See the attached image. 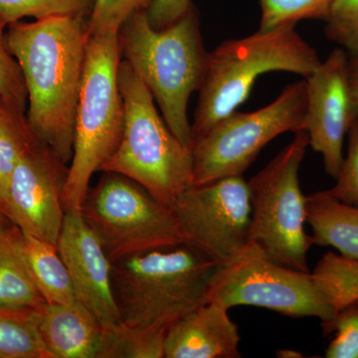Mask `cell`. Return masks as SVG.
<instances>
[{"label":"cell","instance_id":"cell-2","mask_svg":"<svg viewBox=\"0 0 358 358\" xmlns=\"http://www.w3.org/2000/svg\"><path fill=\"white\" fill-rule=\"evenodd\" d=\"M117 38L122 60L154 96L169 128L192 148L188 101L201 87L209 56L196 8L160 30L150 25L147 10L138 11L122 25Z\"/></svg>","mask_w":358,"mask_h":358},{"label":"cell","instance_id":"cell-10","mask_svg":"<svg viewBox=\"0 0 358 358\" xmlns=\"http://www.w3.org/2000/svg\"><path fill=\"white\" fill-rule=\"evenodd\" d=\"M230 308L253 306L293 317H334L315 287L310 272L275 262L256 244L248 242L239 253L219 264L209 282L204 303Z\"/></svg>","mask_w":358,"mask_h":358},{"label":"cell","instance_id":"cell-1","mask_svg":"<svg viewBox=\"0 0 358 358\" xmlns=\"http://www.w3.org/2000/svg\"><path fill=\"white\" fill-rule=\"evenodd\" d=\"M88 39V20L79 17L20 20L6 28L7 50L24 79L30 128L67 164L72 159Z\"/></svg>","mask_w":358,"mask_h":358},{"label":"cell","instance_id":"cell-14","mask_svg":"<svg viewBox=\"0 0 358 358\" xmlns=\"http://www.w3.org/2000/svg\"><path fill=\"white\" fill-rule=\"evenodd\" d=\"M57 248L69 272L77 300L95 315L103 331L121 327L113 291V262L81 214H65Z\"/></svg>","mask_w":358,"mask_h":358},{"label":"cell","instance_id":"cell-5","mask_svg":"<svg viewBox=\"0 0 358 358\" xmlns=\"http://www.w3.org/2000/svg\"><path fill=\"white\" fill-rule=\"evenodd\" d=\"M117 84L124 101V129L119 145L100 171L131 179L173 208L192 185V148L174 136L157 112L154 96L122 59Z\"/></svg>","mask_w":358,"mask_h":358},{"label":"cell","instance_id":"cell-26","mask_svg":"<svg viewBox=\"0 0 358 358\" xmlns=\"http://www.w3.org/2000/svg\"><path fill=\"white\" fill-rule=\"evenodd\" d=\"M324 336H334L326 350L327 358H358V301L322 322Z\"/></svg>","mask_w":358,"mask_h":358},{"label":"cell","instance_id":"cell-28","mask_svg":"<svg viewBox=\"0 0 358 358\" xmlns=\"http://www.w3.org/2000/svg\"><path fill=\"white\" fill-rule=\"evenodd\" d=\"M152 0H95L88 20V34L117 33L122 25L141 10H148Z\"/></svg>","mask_w":358,"mask_h":358},{"label":"cell","instance_id":"cell-30","mask_svg":"<svg viewBox=\"0 0 358 358\" xmlns=\"http://www.w3.org/2000/svg\"><path fill=\"white\" fill-rule=\"evenodd\" d=\"M348 136V152L336 178V185L320 192L343 203L358 207V117Z\"/></svg>","mask_w":358,"mask_h":358},{"label":"cell","instance_id":"cell-7","mask_svg":"<svg viewBox=\"0 0 358 358\" xmlns=\"http://www.w3.org/2000/svg\"><path fill=\"white\" fill-rule=\"evenodd\" d=\"M308 147L307 131H299L291 143L248 181L252 208L249 242L275 262L303 272H310L307 255L313 245L305 229L307 196L299 180Z\"/></svg>","mask_w":358,"mask_h":358},{"label":"cell","instance_id":"cell-6","mask_svg":"<svg viewBox=\"0 0 358 358\" xmlns=\"http://www.w3.org/2000/svg\"><path fill=\"white\" fill-rule=\"evenodd\" d=\"M122 60L117 33L89 35L74 143L64 192L66 213L81 214L96 171L114 154L124 129V101L117 70Z\"/></svg>","mask_w":358,"mask_h":358},{"label":"cell","instance_id":"cell-11","mask_svg":"<svg viewBox=\"0 0 358 358\" xmlns=\"http://www.w3.org/2000/svg\"><path fill=\"white\" fill-rule=\"evenodd\" d=\"M171 209L185 243L218 265L248 244L252 208L243 176L192 185Z\"/></svg>","mask_w":358,"mask_h":358},{"label":"cell","instance_id":"cell-4","mask_svg":"<svg viewBox=\"0 0 358 358\" xmlns=\"http://www.w3.org/2000/svg\"><path fill=\"white\" fill-rule=\"evenodd\" d=\"M317 51L294 25L223 42L209 52L192 124V145L249 98L256 80L274 71L308 78L319 67Z\"/></svg>","mask_w":358,"mask_h":358},{"label":"cell","instance_id":"cell-21","mask_svg":"<svg viewBox=\"0 0 358 358\" xmlns=\"http://www.w3.org/2000/svg\"><path fill=\"white\" fill-rule=\"evenodd\" d=\"M315 287L334 315L358 301V260L327 252L310 272Z\"/></svg>","mask_w":358,"mask_h":358},{"label":"cell","instance_id":"cell-33","mask_svg":"<svg viewBox=\"0 0 358 358\" xmlns=\"http://www.w3.org/2000/svg\"><path fill=\"white\" fill-rule=\"evenodd\" d=\"M7 221H9L8 219L6 218V216L4 215L1 208H0V222H7ZM9 222H10V221H9Z\"/></svg>","mask_w":358,"mask_h":358},{"label":"cell","instance_id":"cell-8","mask_svg":"<svg viewBox=\"0 0 358 358\" xmlns=\"http://www.w3.org/2000/svg\"><path fill=\"white\" fill-rule=\"evenodd\" d=\"M81 215L112 262L185 243L173 209L121 174L105 173L89 188Z\"/></svg>","mask_w":358,"mask_h":358},{"label":"cell","instance_id":"cell-9","mask_svg":"<svg viewBox=\"0 0 358 358\" xmlns=\"http://www.w3.org/2000/svg\"><path fill=\"white\" fill-rule=\"evenodd\" d=\"M307 84L282 90L274 102L252 113L232 114L218 122L192 145V185L243 176L271 141L285 133L305 131Z\"/></svg>","mask_w":358,"mask_h":358},{"label":"cell","instance_id":"cell-32","mask_svg":"<svg viewBox=\"0 0 358 358\" xmlns=\"http://www.w3.org/2000/svg\"><path fill=\"white\" fill-rule=\"evenodd\" d=\"M348 77H350L353 100L358 112V55L348 59Z\"/></svg>","mask_w":358,"mask_h":358},{"label":"cell","instance_id":"cell-12","mask_svg":"<svg viewBox=\"0 0 358 358\" xmlns=\"http://www.w3.org/2000/svg\"><path fill=\"white\" fill-rule=\"evenodd\" d=\"M68 166L37 143L25 152L9 183L4 214L22 232L57 245L65 218L63 192Z\"/></svg>","mask_w":358,"mask_h":358},{"label":"cell","instance_id":"cell-27","mask_svg":"<svg viewBox=\"0 0 358 358\" xmlns=\"http://www.w3.org/2000/svg\"><path fill=\"white\" fill-rule=\"evenodd\" d=\"M324 21L327 38L350 57L358 55V0H333Z\"/></svg>","mask_w":358,"mask_h":358},{"label":"cell","instance_id":"cell-13","mask_svg":"<svg viewBox=\"0 0 358 358\" xmlns=\"http://www.w3.org/2000/svg\"><path fill=\"white\" fill-rule=\"evenodd\" d=\"M348 59L338 47L306 78L308 145L322 155L324 171L336 179L343 162L345 136L358 117L348 77Z\"/></svg>","mask_w":358,"mask_h":358},{"label":"cell","instance_id":"cell-19","mask_svg":"<svg viewBox=\"0 0 358 358\" xmlns=\"http://www.w3.org/2000/svg\"><path fill=\"white\" fill-rule=\"evenodd\" d=\"M17 229L9 221L0 222V307L36 308L45 301L21 256Z\"/></svg>","mask_w":358,"mask_h":358},{"label":"cell","instance_id":"cell-25","mask_svg":"<svg viewBox=\"0 0 358 358\" xmlns=\"http://www.w3.org/2000/svg\"><path fill=\"white\" fill-rule=\"evenodd\" d=\"M333 0H259L260 30L296 25L306 20H324Z\"/></svg>","mask_w":358,"mask_h":358},{"label":"cell","instance_id":"cell-3","mask_svg":"<svg viewBox=\"0 0 358 358\" xmlns=\"http://www.w3.org/2000/svg\"><path fill=\"white\" fill-rule=\"evenodd\" d=\"M217 266L185 243L115 261L113 291L122 326L167 329L204 303Z\"/></svg>","mask_w":358,"mask_h":358},{"label":"cell","instance_id":"cell-23","mask_svg":"<svg viewBox=\"0 0 358 358\" xmlns=\"http://www.w3.org/2000/svg\"><path fill=\"white\" fill-rule=\"evenodd\" d=\"M167 329L122 326L103 331L96 358H164Z\"/></svg>","mask_w":358,"mask_h":358},{"label":"cell","instance_id":"cell-22","mask_svg":"<svg viewBox=\"0 0 358 358\" xmlns=\"http://www.w3.org/2000/svg\"><path fill=\"white\" fill-rule=\"evenodd\" d=\"M0 358H49L37 333L35 308L0 307Z\"/></svg>","mask_w":358,"mask_h":358},{"label":"cell","instance_id":"cell-24","mask_svg":"<svg viewBox=\"0 0 358 358\" xmlns=\"http://www.w3.org/2000/svg\"><path fill=\"white\" fill-rule=\"evenodd\" d=\"M95 0H0V17L8 24L31 17L35 20L55 17L89 20Z\"/></svg>","mask_w":358,"mask_h":358},{"label":"cell","instance_id":"cell-16","mask_svg":"<svg viewBox=\"0 0 358 358\" xmlns=\"http://www.w3.org/2000/svg\"><path fill=\"white\" fill-rule=\"evenodd\" d=\"M40 341L49 358H96L103 329L78 300L35 308Z\"/></svg>","mask_w":358,"mask_h":358},{"label":"cell","instance_id":"cell-17","mask_svg":"<svg viewBox=\"0 0 358 358\" xmlns=\"http://www.w3.org/2000/svg\"><path fill=\"white\" fill-rule=\"evenodd\" d=\"M17 242L33 284L46 303H69L77 300L57 245L22 232L20 228Z\"/></svg>","mask_w":358,"mask_h":358},{"label":"cell","instance_id":"cell-31","mask_svg":"<svg viewBox=\"0 0 358 358\" xmlns=\"http://www.w3.org/2000/svg\"><path fill=\"white\" fill-rule=\"evenodd\" d=\"M192 6V0H152L147 10L148 20L155 29H164L182 17Z\"/></svg>","mask_w":358,"mask_h":358},{"label":"cell","instance_id":"cell-29","mask_svg":"<svg viewBox=\"0 0 358 358\" xmlns=\"http://www.w3.org/2000/svg\"><path fill=\"white\" fill-rule=\"evenodd\" d=\"M8 23L0 17V96L23 112L27 110V91L17 61L7 50L6 32Z\"/></svg>","mask_w":358,"mask_h":358},{"label":"cell","instance_id":"cell-18","mask_svg":"<svg viewBox=\"0 0 358 358\" xmlns=\"http://www.w3.org/2000/svg\"><path fill=\"white\" fill-rule=\"evenodd\" d=\"M307 223L313 244L334 247L341 255L358 260L357 206L313 193L307 196Z\"/></svg>","mask_w":358,"mask_h":358},{"label":"cell","instance_id":"cell-20","mask_svg":"<svg viewBox=\"0 0 358 358\" xmlns=\"http://www.w3.org/2000/svg\"><path fill=\"white\" fill-rule=\"evenodd\" d=\"M37 143L40 141L30 128L26 112L0 96V208L3 213L14 169L25 152Z\"/></svg>","mask_w":358,"mask_h":358},{"label":"cell","instance_id":"cell-15","mask_svg":"<svg viewBox=\"0 0 358 358\" xmlns=\"http://www.w3.org/2000/svg\"><path fill=\"white\" fill-rule=\"evenodd\" d=\"M220 303H203L166 329L164 358H239L237 324Z\"/></svg>","mask_w":358,"mask_h":358}]
</instances>
